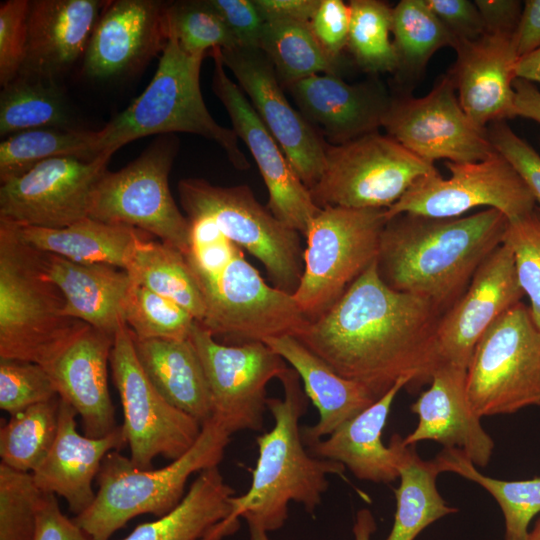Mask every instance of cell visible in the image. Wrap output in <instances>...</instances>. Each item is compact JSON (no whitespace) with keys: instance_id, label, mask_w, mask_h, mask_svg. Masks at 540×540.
Masks as SVG:
<instances>
[{"instance_id":"obj_1","label":"cell","mask_w":540,"mask_h":540,"mask_svg":"<svg viewBox=\"0 0 540 540\" xmlns=\"http://www.w3.org/2000/svg\"><path fill=\"white\" fill-rule=\"evenodd\" d=\"M442 315L430 300L388 287L375 261L296 338L379 399L403 377L409 391L431 382Z\"/></svg>"},{"instance_id":"obj_2","label":"cell","mask_w":540,"mask_h":540,"mask_svg":"<svg viewBox=\"0 0 540 540\" xmlns=\"http://www.w3.org/2000/svg\"><path fill=\"white\" fill-rule=\"evenodd\" d=\"M507 226L508 218L492 208L455 218L398 214L381 234L378 275L388 287L424 297L444 314L504 242Z\"/></svg>"},{"instance_id":"obj_3","label":"cell","mask_w":540,"mask_h":540,"mask_svg":"<svg viewBox=\"0 0 540 540\" xmlns=\"http://www.w3.org/2000/svg\"><path fill=\"white\" fill-rule=\"evenodd\" d=\"M279 380L283 398L267 400L274 424L256 438L258 457L250 486L230 498L229 516L204 540L231 536L239 529L240 518L249 529L277 531L288 519L291 502L313 514L329 487L327 477L344 473L343 464L315 457L303 443L299 421L307 411L308 397L297 372L288 367Z\"/></svg>"},{"instance_id":"obj_4","label":"cell","mask_w":540,"mask_h":540,"mask_svg":"<svg viewBox=\"0 0 540 540\" xmlns=\"http://www.w3.org/2000/svg\"><path fill=\"white\" fill-rule=\"evenodd\" d=\"M230 439L231 435L210 419L184 455L159 469H139L130 457L109 452L96 477L94 501L73 519L93 540H110L139 515H166L184 498L192 474L219 466Z\"/></svg>"},{"instance_id":"obj_5","label":"cell","mask_w":540,"mask_h":540,"mask_svg":"<svg viewBox=\"0 0 540 540\" xmlns=\"http://www.w3.org/2000/svg\"><path fill=\"white\" fill-rule=\"evenodd\" d=\"M204 57L188 54L170 35L148 86L101 129L99 152L112 156L138 138L184 132L216 142L234 167L247 169L249 162L237 135L218 124L205 105L200 89Z\"/></svg>"},{"instance_id":"obj_6","label":"cell","mask_w":540,"mask_h":540,"mask_svg":"<svg viewBox=\"0 0 540 540\" xmlns=\"http://www.w3.org/2000/svg\"><path fill=\"white\" fill-rule=\"evenodd\" d=\"M65 298L38 250L0 221V360L43 365L86 323L63 315Z\"/></svg>"},{"instance_id":"obj_7","label":"cell","mask_w":540,"mask_h":540,"mask_svg":"<svg viewBox=\"0 0 540 540\" xmlns=\"http://www.w3.org/2000/svg\"><path fill=\"white\" fill-rule=\"evenodd\" d=\"M386 209L321 208L305 233L303 274L292 294L311 321L331 308L378 255Z\"/></svg>"},{"instance_id":"obj_8","label":"cell","mask_w":540,"mask_h":540,"mask_svg":"<svg viewBox=\"0 0 540 540\" xmlns=\"http://www.w3.org/2000/svg\"><path fill=\"white\" fill-rule=\"evenodd\" d=\"M178 149L176 136L159 135L125 167L107 170L92 193L88 217L136 228L186 256L191 224L180 212L168 184Z\"/></svg>"},{"instance_id":"obj_9","label":"cell","mask_w":540,"mask_h":540,"mask_svg":"<svg viewBox=\"0 0 540 540\" xmlns=\"http://www.w3.org/2000/svg\"><path fill=\"white\" fill-rule=\"evenodd\" d=\"M177 189L188 219H211L232 243L263 264L274 287L289 294L297 290L303 274L300 233L262 206L248 186L186 178Z\"/></svg>"},{"instance_id":"obj_10","label":"cell","mask_w":540,"mask_h":540,"mask_svg":"<svg viewBox=\"0 0 540 540\" xmlns=\"http://www.w3.org/2000/svg\"><path fill=\"white\" fill-rule=\"evenodd\" d=\"M466 390L480 418L540 405V329L522 301L479 339L467 367Z\"/></svg>"},{"instance_id":"obj_11","label":"cell","mask_w":540,"mask_h":540,"mask_svg":"<svg viewBox=\"0 0 540 540\" xmlns=\"http://www.w3.org/2000/svg\"><path fill=\"white\" fill-rule=\"evenodd\" d=\"M435 173L434 164L376 131L327 143L323 172L309 191L319 208L388 209L418 179Z\"/></svg>"},{"instance_id":"obj_12","label":"cell","mask_w":540,"mask_h":540,"mask_svg":"<svg viewBox=\"0 0 540 540\" xmlns=\"http://www.w3.org/2000/svg\"><path fill=\"white\" fill-rule=\"evenodd\" d=\"M197 282L205 302L198 323L215 339L243 344L284 335L296 338L310 322L292 294L268 285L239 247L218 275Z\"/></svg>"},{"instance_id":"obj_13","label":"cell","mask_w":540,"mask_h":540,"mask_svg":"<svg viewBox=\"0 0 540 540\" xmlns=\"http://www.w3.org/2000/svg\"><path fill=\"white\" fill-rule=\"evenodd\" d=\"M110 366L133 464L151 469L158 456L173 461L184 455L198 439L202 425L171 405L152 385L138 361L126 324L115 333Z\"/></svg>"},{"instance_id":"obj_14","label":"cell","mask_w":540,"mask_h":540,"mask_svg":"<svg viewBox=\"0 0 540 540\" xmlns=\"http://www.w3.org/2000/svg\"><path fill=\"white\" fill-rule=\"evenodd\" d=\"M209 387L212 420L231 436L260 431L267 410L266 387L288 369L286 362L264 342L226 345L197 321L189 336Z\"/></svg>"},{"instance_id":"obj_15","label":"cell","mask_w":540,"mask_h":540,"mask_svg":"<svg viewBox=\"0 0 540 540\" xmlns=\"http://www.w3.org/2000/svg\"><path fill=\"white\" fill-rule=\"evenodd\" d=\"M449 178L435 173L418 179L391 207L387 220L401 213L455 218L485 206L508 219L536 209L535 199L518 172L499 152L477 162H446Z\"/></svg>"},{"instance_id":"obj_16","label":"cell","mask_w":540,"mask_h":540,"mask_svg":"<svg viewBox=\"0 0 540 540\" xmlns=\"http://www.w3.org/2000/svg\"><path fill=\"white\" fill-rule=\"evenodd\" d=\"M447 73L423 97L403 95L390 100L381 127L410 152L434 164L482 161L496 150L486 128L476 126L462 109Z\"/></svg>"},{"instance_id":"obj_17","label":"cell","mask_w":540,"mask_h":540,"mask_svg":"<svg viewBox=\"0 0 540 540\" xmlns=\"http://www.w3.org/2000/svg\"><path fill=\"white\" fill-rule=\"evenodd\" d=\"M111 157H56L2 183L0 221L60 229L88 217L92 193Z\"/></svg>"},{"instance_id":"obj_18","label":"cell","mask_w":540,"mask_h":540,"mask_svg":"<svg viewBox=\"0 0 540 540\" xmlns=\"http://www.w3.org/2000/svg\"><path fill=\"white\" fill-rule=\"evenodd\" d=\"M219 56L295 173L310 190L323 172L327 143L289 103L272 63L260 49H219Z\"/></svg>"},{"instance_id":"obj_19","label":"cell","mask_w":540,"mask_h":540,"mask_svg":"<svg viewBox=\"0 0 540 540\" xmlns=\"http://www.w3.org/2000/svg\"><path fill=\"white\" fill-rule=\"evenodd\" d=\"M210 54L214 61L213 92L227 111L233 131L246 144L256 162L268 191L267 208L283 224L305 235L321 208L314 203L309 189L295 173L241 88L227 75L219 48Z\"/></svg>"},{"instance_id":"obj_20","label":"cell","mask_w":540,"mask_h":540,"mask_svg":"<svg viewBox=\"0 0 540 540\" xmlns=\"http://www.w3.org/2000/svg\"><path fill=\"white\" fill-rule=\"evenodd\" d=\"M523 296L513 253L503 242L482 262L459 300L442 315L435 341L437 367L467 370L484 332Z\"/></svg>"},{"instance_id":"obj_21","label":"cell","mask_w":540,"mask_h":540,"mask_svg":"<svg viewBox=\"0 0 540 540\" xmlns=\"http://www.w3.org/2000/svg\"><path fill=\"white\" fill-rule=\"evenodd\" d=\"M166 1L106 2L83 57L84 74L108 80L131 74L162 54L170 38Z\"/></svg>"},{"instance_id":"obj_22","label":"cell","mask_w":540,"mask_h":540,"mask_svg":"<svg viewBox=\"0 0 540 540\" xmlns=\"http://www.w3.org/2000/svg\"><path fill=\"white\" fill-rule=\"evenodd\" d=\"M115 335L88 324L43 365L60 399L80 416L84 435L101 438L118 425L108 388V362Z\"/></svg>"},{"instance_id":"obj_23","label":"cell","mask_w":540,"mask_h":540,"mask_svg":"<svg viewBox=\"0 0 540 540\" xmlns=\"http://www.w3.org/2000/svg\"><path fill=\"white\" fill-rule=\"evenodd\" d=\"M456 60L448 71L459 103L478 127L514 118L518 60L514 35L485 33L455 46Z\"/></svg>"},{"instance_id":"obj_24","label":"cell","mask_w":540,"mask_h":540,"mask_svg":"<svg viewBox=\"0 0 540 540\" xmlns=\"http://www.w3.org/2000/svg\"><path fill=\"white\" fill-rule=\"evenodd\" d=\"M466 373V369L448 365L435 369L430 387L410 407L419 420L403 443L414 446L420 441H436L444 448L462 450L476 466L485 467L494 442L471 406Z\"/></svg>"},{"instance_id":"obj_25","label":"cell","mask_w":540,"mask_h":540,"mask_svg":"<svg viewBox=\"0 0 540 540\" xmlns=\"http://www.w3.org/2000/svg\"><path fill=\"white\" fill-rule=\"evenodd\" d=\"M77 415L70 404L60 399L56 439L45 459L32 472L36 486L44 493L62 497L76 516L94 501L96 492L92 483L105 456L127 445L122 425L101 438L80 434Z\"/></svg>"},{"instance_id":"obj_26","label":"cell","mask_w":540,"mask_h":540,"mask_svg":"<svg viewBox=\"0 0 540 540\" xmlns=\"http://www.w3.org/2000/svg\"><path fill=\"white\" fill-rule=\"evenodd\" d=\"M106 2L30 1L26 56L19 75L58 80L84 57Z\"/></svg>"},{"instance_id":"obj_27","label":"cell","mask_w":540,"mask_h":540,"mask_svg":"<svg viewBox=\"0 0 540 540\" xmlns=\"http://www.w3.org/2000/svg\"><path fill=\"white\" fill-rule=\"evenodd\" d=\"M308 122L333 144L378 131L389 106L376 82L349 84L336 74H316L287 86Z\"/></svg>"},{"instance_id":"obj_28","label":"cell","mask_w":540,"mask_h":540,"mask_svg":"<svg viewBox=\"0 0 540 540\" xmlns=\"http://www.w3.org/2000/svg\"><path fill=\"white\" fill-rule=\"evenodd\" d=\"M38 253L45 275L65 298L63 315L115 335L125 324L124 304L133 284L129 273L108 264H82Z\"/></svg>"},{"instance_id":"obj_29","label":"cell","mask_w":540,"mask_h":540,"mask_svg":"<svg viewBox=\"0 0 540 540\" xmlns=\"http://www.w3.org/2000/svg\"><path fill=\"white\" fill-rule=\"evenodd\" d=\"M293 368L318 410V421L301 428L306 447L332 434L377 399L364 386L337 374L297 338L284 335L263 341Z\"/></svg>"},{"instance_id":"obj_30","label":"cell","mask_w":540,"mask_h":540,"mask_svg":"<svg viewBox=\"0 0 540 540\" xmlns=\"http://www.w3.org/2000/svg\"><path fill=\"white\" fill-rule=\"evenodd\" d=\"M410 383V378H400L371 406L307 447L308 451L315 457L343 464L360 480L395 481L399 477L397 449L391 440L388 446L383 444L382 433L395 397Z\"/></svg>"},{"instance_id":"obj_31","label":"cell","mask_w":540,"mask_h":540,"mask_svg":"<svg viewBox=\"0 0 540 540\" xmlns=\"http://www.w3.org/2000/svg\"><path fill=\"white\" fill-rule=\"evenodd\" d=\"M132 337L138 361L156 390L201 425L209 421L212 418L209 387L190 338L139 339L133 333Z\"/></svg>"},{"instance_id":"obj_32","label":"cell","mask_w":540,"mask_h":540,"mask_svg":"<svg viewBox=\"0 0 540 540\" xmlns=\"http://www.w3.org/2000/svg\"><path fill=\"white\" fill-rule=\"evenodd\" d=\"M16 226V225H15ZM32 248L82 264H108L127 269L140 239L147 233L90 217L60 229L16 226Z\"/></svg>"},{"instance_id":"obj_33","label":"cell","mask_w":540,"mask_h":540,"mask_svg":"<svg viewBox=\"0 0 540 540\" xmlns=\"http://www.w3.org/2000/svg\"><path fill=\"white\" fill-rule=\"evenodd\" d=\"M233 495L219 466L205 469L172 511L137 525L123 540H204L229 516Z\"/></svg>"},{"instance_id":"obj_34","label":"cell","mask_w":540,"mask_h":540,"mask_svg":"<svg viewBox=\"0 0 540 540\" xmlns=\"http://www.w3.org/2000/svg\"><path fill=\"white\" fill-rule=\"evenodd\" d=\"M398 453L399 486L394 490L396 512L393 526L385 540H415L435 521L458 511L440 495L436 479L441 470L433 460H423L403 437H391Z\"/></svg>"},{"instance_id":"obj_35","label":"cell","mask_w":540,"mask_h":540,"mask_svg":"<svg viewBox=\"0 0 540 540\" xmlns=\"http://www.w3.org/2000/svg\"><path fill=\"white\" fill-rule=\"evenodd\" d=\"M126 271L134 283L179 304L197 322L203 320V294L186 257L176 248L145 236L137 243Z\"/></svg>"},{"instance_id":"obj_36","label":"cell","mask_w":540,"mask_h":540,"mask_svg":"<svg viewBox=\"0 0 540 540\" xmlns=\"http://www.w3.org/2000/svg\"><path fill=\"white\" fill-rule=\"evenodd\" d=\"M71 113L58 80L18 75L0 93V135L41 128H71Z\"/></svg>"},{"instance_id":"obj_37","label":"cell","mask_w":540,"mask_h":540,"mask_svg":"<svg viewBox=\"0 0 540 540\" xmlns=\"http://www.w3.org/2000/svg\"><path fill=\"white\" fill-rule=\"evenodd\" d=\"M101 137V129L73 128H41L8 136L0 143L1 184L48 159L75 157L92 160L104 155L99 152Z\"/></svg>"},{"instance_id":"obj_38","label":"cell","mask_w":540,"mask_h":540,"mask_svg":"<svg viewBox=\"0 0 540 540\" xmlns=\"http://www.w3.org/2000/svg\"><path fill=\"white\" fill-rule=\"evenodd\" d=\"M441 473L452 472L477 483L497 501L504 516L505 540H527L529 524L540 512V478L505 481L486 476L458 448H443L434 458Z\"/></svg>"},{"instance_id":"obj_39","label":"cell","mask_w":540,"mask_h":540,"mask_svg":"<svg viewBox=\"0 0 540 540\" xmlns=\"http://www.w3.org/2000/svg\"><path fill=\"white\" fill-rule=\"evenodd\" d=\"M391 33L398 61L396 73L402 81L416 80L437 50L455 46L425 0H401L393 7Z\"/></svg>"},{"instance_id":"obj_40","label":"cell","mask_w":540,"mask_h":540,"mask_svg":"<svg viewBox=\"0 0 540 540\" xmlns=\"http://www.w3.org/2000/svg\"><path fill=\"white\" fill-rule=\"evenodd\" d=\"M260 50L286 86L316 74L338 75L339 64L322 50L309 23L265 21Z\"/></svg>"},{"instance_id":"obj_41","label":"cell","mask_w":540,"mask_h":540,"mask_svg":"<svg viewBox=\"0 0 540 540\" xmlns=\"http://www.w3.org/2000/svg\"><path fill=\"white\" fill-rule=\"evenodd\" d=\"M60 398L35 404L0 428L1 463L32 473L49 453L58 433Z\"/></svg>"},{"instance_id":"obj_42","label":"cell","mask_w":540,"mask_h":540,"mask_svg":"<svg viewBox=\"0 0 540 540\" xmlns=\"http://www.w3.org/2000/svg\"><path fill=\"white\" fill-rule=\"evenodd\" d=\"M347 49L368 73L396 72L397 55L390 40L392 8L379 0H351Z\"/></svg>"},{"instance_id":"obj_43","label":"cell","mask_w":540,"mask_h":540,"mask_svg":"<svg viewBox=\"0 0 540 540\" xmlns=\"http://www.w3.org/2000/svg\"><path fill=\"white\" fill-rule=\"evenodd\" d=\"M123 318L139 339H188L196 322L179 304L134 282L124 304Z\"/></svg>"},{"instance_id":"obj_44","label":"cell","mask_w":540,"mask_h":540,"mask_svg":"<svg viewBox=\"0 0 540 540\" xmlns=\"http://www.w3.org/2000/svg\"><path fill=\"white\" fill-rule=\"evenodd\" d=\"M167 20L170 35L188 54L206 55L237 44L219 13L208 0L168 2Z\"/></svg>"},{"instance_id":"obj_45","label":"cell","mask_w":540,"mask_h":540,"mask_svg":"<svg viewBox=\"0 0 540 540\" xmlns=\"http://www.w3.org/2000/svg\"><path fill=\"white\" fill-rule=\"evenodd\" d=\"M41 495L32 473L0 463V540H34Z\"/></svg>"},{"instance_id":"obj_46","label":"cell","mask_w":540,"mask_h":540,"mask_svg":"<svg viewBox=\"0 0 540 540\" xmlns=\"http://www.w3.org/2000/svg\"><path fill=\"white\" fill-rule=\"evenodd\" d=\"M504 242L510 247L517 279L530 300L533 320L540 329V213L538 208L508 219Z\"/></svg>"},{"instance_id":"obj_47","label":"cell","mask_w":540,"mask_h":540,"mask_svg":"<svg viewBox=\"0 0 540 540\" xmlns=\"http://www.w3.org/2000/svg\"><path fill=\"white\" fill-rule=\"evenodd\" d=\"M57 397L53 382L41 365L0 360V408L10 416Z\"/></svg>"},{"instance_id":"obj_48","label":"cell","mask_w":540,"mask_h":540,"mask_svg":"<svg viewBox=\"0 0 540 540\" xmlns=\"http://www.w3.org/2000/svg\"><path fill=\"white\" fill-rule=\"evenodd\" d=\"M190 247L185 256L197 280L218 275L228 264L236 248L207 217L189 219Z\"/></svg>"},{"instance_id":"obj_49","label":"cell","mask_w":540,"mask_h":540,"mask_svg":"<svg viewBox=\"0 0 540 540\" xmlns=\"http://www.w3.org/2000/svg\"><path fill=\"white\" fill-rule=\"evenodd\" d=\"M30 1L8 0L0 5V83L4 87L22 68L28 42Z\"/></svg>"},{"instance_id":"obj_50","label":"cell","mask_w":540,"mask_h":540,"mask_svg":"<svg viewBox=\"0 0 540 540\" xmlns=\"http://www.w3.org/2000/svg\"><path fill=\"white\" fill-rule=\"evenodd\" d=\"M494 149L514 167L530 189L540 212V155L525 140L517 136L505 120L486 127Z\"/></svg>"},{"instance_id":"obj_51","label":"cell","mask_w":540,"mask_h":540,"mask_svg":"<svg viewBox=\"0 0 540 540\" xmlns=\"http://www.w3.org/2000/svg\"><path fill=\"white\" fill-rule=\"evenodd\" d=\"M351 11L342 0H321L309 26L325 54L339 64L347 48Z\"/></svg>"},{"instance_id":"obj_52","label":"cell","mask_w":540,"mask_h":540,"mask_svg":"<svg viewBox=\"0 0 540 540\" xmlns=\"http://www.w3.org/2000/svg\"><path fill=\"white\" fill-rule=\"evenodd\" d=\"M230 30L237 47L260 49L264 20L253 0H208Z\"/></svg>"},{"instance_id":"obj_53","label":"cell","mask_w":540,"mask_h":540,"mask_svg":"<svg viewBox=\"0 0 540 540\" xmlns=\"http://www.w3.org/2000/svg\"><path fill=\"white\" fill-rule=\"evenodd\" d=\"M425 3L452 36L455 46L460 42L477 40L485 34L484 23L474 1L425 0Z\"/></svg>"},{"instance_id":"obj_54","label":"cell","mask_w":540,"mask_h":540,"mask_svg":"<svg viewBox=\"0 0 540 540\" xmlns=\"http://www.w3.org/2000/svg\"><path fill=\"white\" fill-rule=\"evenodd\" d=\"M34 540H93L59 506L56 495L42 492L37 507Z\"/></svg>"},{"instance_id":"obj_55","label":"cell","mask_w":540,"mask_h":540,"mask_svg":"<svg viewBox=\"0 0 540 540\" xmlns=\"http://www.w3.org/2000/svg\"><path fill=\"white\" fill-rule=\"evenodd\" d=\"M485 33L515 35L522 13L518 0H475Z\"/></svg>"},{"instance_id":"obj_56","label":"cell","mask_w":540,"mask_h":540,"mask_svg":"<svg viewBox=\"0 0 540 540\" xmlns=\"http://www.w3.org/2000/svg\"><path fill=\"white\" fill-rule=\"evenodd\" d=\"M265 21L310 23L321 0H253Z\"/></svg>"},{"instance_id":"obj_57","label":"cell","mask_w":540,"mask_h":540,"mask_svg":"<svg viewBox=\"0 0 540 540\" xmlns=\"http://www.w3.org/2000/svg\"><path fill=\"white\" fill-rule=\"evenodd\" d=\"M518 59L540 49V0H526L514 35Z\"/></svg>"},{"instance_id":"obj_58","label":"cell","mask_w":540,"mask_h":540,"mask_svg":"<svg viewBox=\"0 0 540 540\" xmlns=\"http://www.w3.org/2000/svg\"><path fill=\"white\" fill-rule=\"evenodd\" d=\"M515 91L514 116L534 120L540 124V91L530 81L516 78L513 82Z\"/></svg>"},{"instance_id":"obj_59","label":"cell","mask_w":540,"mask_h":540,"mask_svg":"<svg viewBox=\"0 0 540 540\" xmlns=\"http://www.w3.org/2000/svg\"><path fill=\"white\" fill-rule=\"evenodd\" d=\"M515 75L516 78L540 83V49L517 60Z\"/></svg>"},{"instance_id":"obj_60","label":"cell","mask_w":540,"mask_h":540,"mask_svg":"<svg viewBox=\"0 0 540 540\" xmlns=\"http://www.w3.org/2000/svg\"><path fill=\"white\" fill-rule=\"evenodd\" d=\"M376 520L372 512L363 508L356 513L353 525L354 540H370L376 530Z\"/></svg>"},{"instance_id":"obj_61","label":"cell","mask_w":540,"mask_h":540,"mask_svg":"<svg viewBox=\"0 0 540 540\" xmlns=\"http://www.w3.org/2000/svg\"><path fill=\"white\" fill-rule=\"evenodd\" d=\"M250 540H270L268 533L259 529H249Z\"/></svg>"},{"instance_id":"obj_62","label":"cell","mask_w":540,"mask_h":540,"mask_svg":"<svg viewBox=\"0 0 540 540\" xmlns=\"http://www.w3.org/2000/svg\"><path fill=\"white\" fill-rule=\"evenodd\" d=\"M527 540H540V518L533 530L529 532Z\"/></svg>"}]
</instances>
